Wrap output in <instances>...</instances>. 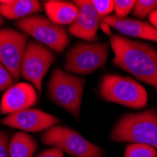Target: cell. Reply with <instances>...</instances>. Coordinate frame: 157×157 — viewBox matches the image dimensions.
<instances>
[{"label": "cell", "mask_w": 157, "mask_h": 157, "mask_svg": "<svg viewBox=\"0 0 157 157\" xmlns=\"http://www.w3.org/2000/svg\"><path fill=\"white\" fill-rule=\"evenodd\" d=\"M91 3L102 20L114 10V1L111 0H92Z\"/></svg>", "instance_id": "ffe728a7"}, {"label": "cell", "mask_w": 157, "mask_h": 157, "mask_svg": "<svg viewBox=\"0 0 157 157\" xmlns=\"http://www.w3.org/2000/svg\"><path fill=\"white\" fill-rule=\"evenodd\" d=\"M110 45L114 52L112 62L117 67L133 75L157 90V50L152 46L124 38L112 35Z\"/></svg>", "instance_id": "6da1fadb"}, {"label": "cell", "mask_w": 157, "mask_h": 157, "mask_svg": "<svg viewBox=\"0 0 157 157\" xmlns=\"http://www.w3.org/2000/svg\"><path fill=\"white\" fill-rule=\"evenodd\" d=\"M3 24H4V19H3V17L1 15H0V26H1Z\"/></svg>", "instance_id": "d4e9b609"}, {"label": "cell", "mask_w": 157, "mask_h": 157, "mask_svg": "<svg viewBox=\"0 0 157 157\" xmlns=\"http://www.w3.org/2000/svg\"><path fill=\"white\" fill-rule=\"evenodd\" d=\"M36 157H64V155L62 151L56 148H51L40 151L39 154L36 155Z\"/></svg>", "instance_id": "603a6c76"}, {"label": "cell", "mask_w": 157, "mask_h": 157, "mask_svg": "<svg viewBox=\"0 0 157 157\" xmlns=\"http://www.w3.org/2000/svg\"><path fill=\"white\" fill-rule=\"evenodd\" d=\"M100 95L105 101L134 109L145 108L148 104L147 91L138 82L118 75H106L103 77Z\"/></svg>", "instance_id": "3957f363"}, {"label": "cell", "mask_w": 157, "mask_h": 157, "mask_svg": "<svg viewBox=\"0 0 157 157\" xmlns=\"http://www.w3.org/2000/svg\"><path fill=\"white\" fill-rule=\"evenodd\" d=\"M38 102L36 89L28 83H17L9 88L1 100L0 113L10 115L31 106Z\"/></svg>", "instance_id": "7c38bea8"}, {"label": "cell", "mask_w": 157, "mask_h": 157, "mask_svg": "<svg viewBox=\"0 0 157 157\" xmlns=\"http://www.w3.org/2000/svg\"><path fill=\"white\" fill-rule=\"evenodd\" d=\"M85 79L56 68L48 84L51 101L68 111L75 119H79Z\"/></svg>", "instance_id": "277c9868"}, {"label": "cell", "mask_w": 157, "mask_h": 157, "mask_svg": "<svg viewBox=\"0 0 157 157\" xmlns=\"http://www.w3.org/2000/svg\"><path fill=\"white\" fill-rule=\"evenodd\" d=\"M55 53L38 41H28L21 64V75L41 91L42 80L51 65L56 61Z\"/></svg>", "instance_id": "ba28073f"}, {"label": "cell", "mask_w": 157, "mask_h": 157, "mask_svg": "<svg viewBox=\"0 0 157 157\" xmlns=\"http://www.w3.org/2000/svg\"><path fill=\"white\" fill-rule=\"evenodd\" d=\"M10 134L0 131V157H9Z\"/></svg>", "instance_id": "7402d4cb"}, {"label": "cell", "mask_w": 157, "mask_h": 157, "mask_svg": "<svg viewBox=\"0 0 157 157\" xmlns=\"http://www.w3.org/2000/svg\"><path fill=\"white\" fill-rule=\"evenodd\" d=\"M123 157H157V151L146 144L134 143L126 147Z\"/></svg>", "instance_id": "e0dca14e"}, {"label": "cell", "mask_w": 157, "mask_h": 157, "mask_svg": "<svg viewBox=\"0 0 157 157\" xmlns=\"http://www.w3.org/2000/svg\"><path fill=\"white\" fill-rule=\"evenodd\" d=\"M149 20H150L151 25L155 28V29H157V10H155L150 14Z\"/></svg>", "instance_id": "cb8c5ba5"}, {"label": "cell", "mask_w": 157, "mask_h": 157, "mask_svg": "<svg viewBox=\"0 0 157 157\" xmlns=\"http://www.w3.org/2000/svg\"><path fill=\"white\" fill-rule=\"evenodd\" d=\"M40 2L36 0H2L0 15L9 20L23 19L41 11Z\"/></svg>", "instance_id": "5bb4252c"}, {"label": "cell", "mask_w": 157, "mask_h": 157, "mask_svg": "<svg viewBox=\"0 0 157 157\" xmlns=\"http://www.w3.org/2000/svg\"><path fill=\"white\" fill-rule=\"evenodd\" d=\"M44 7L47 18L58 25H72L78 17L79 10L74 3L50 0L44 2Z\"/></svg>", "instance_id": "9a60e30c"}, {"label": "cell", "mask_w": 157, "mask_h": 157, "mask_svg": "<svg viewBox=\"0 0 157 157\" xmlns=\"http://www.w3.org/2000/svg\"><path fill=\"white\" fill-rule=\"evenodd\" d=\"M110 139L114 142H134L157 149V111L150 109L124 115L113 127Z\"/></svg>", "instance_id": "7a4b0ae2"}, {"label": "cell", "mask_w": 157, "mask_h": 157, "mask_svg": "<svg viewBox=\"0 0 157 157\" xmlns=\"http://www.w3.org/2000/svg\"><path fill=\"white\" fill-rule=\"evenodd\" d=\"M136 1L133 0H116L114 1V10L116 12V17L118 18H126L134 7Z\"/></svg>", "instance_id": "d6986e66"}, {"label": "cell", "mask_w": 157, "mask_h": 157, "mask_svg": "<svg viewBox=\"0 0 157 157\" xmlns=\"http://www.w3.org/2000/svg\"><path fill=\"white\" fill-rule=\"evenodd\" d=\"M103 22L123 35L157 42V29L149 23L127 17L118 18L115 15L105 17Z\"/></svg>", "instance_id": "4fadbf2b"}, {"label": "cell", "mask_w": 157, "mask_h": 157, "mask_svg": "<svg viewBox=\"0 0 157 157\" xmlns=\"http://www.w3.org/2000/svg\"><path fill=\"white\" fill-rule=\"evenodd\" d=\"M14 78L10 71L0 62V91L7 90L13 85Z\"/></svg>", "instance_id": "44dd1931"}, {"label": "cell", "mask_w": 157, "mask_h": 157, "mask_svg": "<svg viewBox=\"0 0 157 157\" xmlns=\"http://www.w3.org/2000/svg\"><path fill=\"white\" fill-rule=\"evenodd\" d=\"M19 29L34 38L40 44L58 53H62L70 44L69 33L62 25L52 23L47 17L30 15L16 22Z\"/></svg>", "instance_id": "8992f818"}, {"label": "cell", "mask_w": 157, "mask_h": 157, "mask_svg": "<svg viewBox=\"0 0 157 157\" xmlns=\"http://www.w3.org/2000/svg\"><path fill=\"white\" fill-rule=\"evenodd\" d=\"M74 3L78 8L79 13L76 20L69 26V33L90 42L97 40V32L102 19L99 17L91 1L76 0Z\"/></svg>", "instance_id": "8fae6325"}, {"label": "cell", "mask_w": 157, "mask_h": 157, "mask_svg": "<svg viewBox=\"0 0 157 157\" xmlns=\"http://www.w3.org/2000/svg\"><path fill=\"white\" fill-rule=\"evenodd\" d=\"M108 55L107 42H78L67 53L64 67L68 73L90 75L106 62Z\"/></svg>", "instance_id": "52a82bcc"}, {"label": "cell", "mask_w": 157, "mask_h": 157, "mask_svg": "<svg viewBox=\"0 0 157 157\" xmlns=\"http://www.w3.org/2000/svg\"><path fill=\"white\" fill-rule=\"evenodd\" d=\"M42 143L59 149L73 157H104L105 150L66 126L55 125L40 136Z\"/></svg>", "instance_id": "5b68a950"}, {"label": "cell", "mask_w": 157, "mask_h": 157, "mask_svg": "<svg viewBox=\"0 0 157 157\" xmlns=\"http://www.w3.org/2000/svg\"><path fill=\"white\" fill-rule=\"evenodd\" d=\"M27 44V36L12 28L0 29V62L11 74L14 80L21 76V64Z\"/></svg>", "instance_id": "9c48e42d"}, {"label": "cell", "mask_w": 157, "mask_h": 157, "mask_svg": "<svg viewBox=\"0 0 157 157\" xmlns=\"http://www.w3.org/2000/svg\"><path fill=\"white\" fill-rule=\"evenodd\" d=\"M59 122V118L36 108H27L10 114L1 121L4 125L30 133L44 131Z\"/></svg>", "instance_id": "30bf717a"}, {"label": "cell", "mask_w": 157, "mask_h": 157, "mask_svg": "<svg viewBox=\"0 0 157 157\" xmlns=\"http://www.w3.org/2000/svg\"><path fill=\"white\" fill-rule=\"evenodd\" d=\"M38 149L37 141L25 132H18L10 140L9 157H33Z\"/></svg>", "instance_id": "2e32d148"}, {"label": "cell", "mask_w": 157, "mask_h": 157, "mask_svg": "<svg viewBox=\"0 0 157 157\" xmlns=\"http://www.w3.org/2000/svg\"><path fill=\"white\" fill-rule=\"evenodd\" d=\"M155 10H157V0H137L133 9V15L144 19Z\"/></svg>", "instance_id": "ac0fdd59"}]
</instances>
